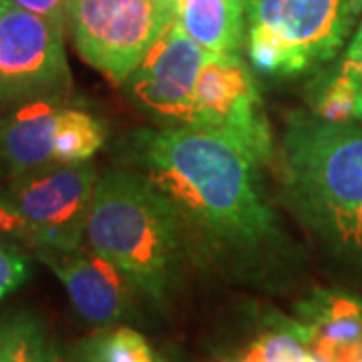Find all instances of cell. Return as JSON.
<instances>
[{"instance_id":"1","label":"cell","mask_w":362,"mask_h":362,"mask_svg":"<svg viewBox=\"0 0 362 362\" xmlns=\"http://www.w3.org/2000/svg\"><path fill=\"white\" fill-rule=\"evenodd\" d=\"M125 153L183 223L228 244H258L274 230L259 197L254 161L232 139L195 125L139 129Z\"/></svg>"},{"instance_id":"2","label":"cell","mask_w":362,"mask_h":362,"mask_svg":"<svg viewBox=\"0 0 362 362\" xmlns=\"http://www.w3.org/2000/svg\"><path fill=\"white\" fill-rule=\"evenodd\" d=\"M290 199L334 246L362 252V127L296 113L282 139Z\"/></svg>"},{"instance_id":"3","label":"cell","mask_w":362,"mask_h":362,"mask_svg":"<svg viewBox=\"0 0 362 362\" xmlns=\"http://www.w3.org/2000/svg\"><path fill=\"white\" fill-rule=\"evenodd\" d=\"M181 223L171 204L139 173L109 169L95 181L85 238L141 294L163 300L180 254Z\"/></svg>"},{"instance_id":"4","label":"cell","mask_w":362,"mask_h":362,"mask_svg":"<svg viewBox=\"0 0 362 362\" xmlns=\"http://www.w3.org/2000/svg\"><path fill=\"white\" fill-rule=\"evenodd\" d=\"M97 173L89 161L35 169L0 187V232L40 252L83 244Z\"/></svg>"},{"instance_id":"5","label":"cell","mask_w":362,"mask_h":362,"mask_svg":"<svg viewBox=\"0 0 362 362\" xmlns=\"http://www.w3.org/2000/svg\"><path fill=\"white\" fill-rule=\"evenodd\" d=\"M173 18L168 0H69L66 6L81 59L115 85H125Z\"/></svg>"},{"instance_id":"6","label":"cell","mask_w":362,"mask_h":362,"mask_svg":"<svg viewBox=\"0 0 362 362\" xmlns=\"http://www.w3.org/2000/svg\"><path fill=\"white\" fill-rule=\"evenodd\" d=\"M65 23L0 0V105L63 101L71 93Z\"/></svg>"},{"instance_id":"7","label":"cell","mask_w":362,"mask_h":362,"mask_svg":"<svg viewBox=\"0 0 362 362\" xmlns=\"http://www.w3.org/2000/svg\"><path fill=\"white\" fill-rule=\"evenodd\" d=\"M194 125L232 139L256 165L270 161V125L258 83L242 57L209 52L195 85Z\"/></svg>"},{"instance_id":"8","label":"cell","mask_w":362,"mask_h":362,"mask_svg":"<svg viewBox=\"0 0 362 362\" xmlns=\"http://www.w3.org/2000/svg\"><path fill=\"white\" fill-rule=\"evenodd\" d=\"M361 11L362 0H246L247 26L284 47L294 75L330 61Z\"/></svg>"},{"instance_id":"9","label":"cell","mask_w":362,"mask_h":362,"mask_svg":"<svg viewBox=\"0 0 362 362\" xmlns=\"http://www.w3.org/2000/svg\"><path fill=\"white\" fill-rule=\"evenodd\" d=\"M209 52L173 18L125 85L131 99L168 125H194L195 85Z\"/></svg>"},{"instance_id":"10","label":"cell","mask_w":362,"mask_h":362,"mask_svg":"<svg viewBox=\"0 0 362 362\" xmlns=\"http://www.w3.org/2000/svg\"><path fill=\"white\" fill-rule=\"evenodd\" d=\"M65 286L78 316L97 326H111L129 316L139 288L111 259L89 246L37 254Z\"/></svg>"},{"instance_id":"11","label":"cell","mask_w":362,"mask_h":362,"mask_svg":"<svg viewBox=\"0 0 362 362\" xmlns=\"http://www.w3.org/2000/svg\"><path fill=\"white\" fill-rule=\"evenodd\" d=\"M306 346L328 362H362V300L342 292H316L300 304Z\"/></svg>"},{"instance_id":"12","label":"cell","mask_w":362,"mask_h":362,"mask_svg":"<svg viewBox=\"0 0 362 362\" xmlns=\"http://www.w3.org/2000/svg\"><path fill=\"white\" fill-rule=\"evenodd\" d=\"M59 111L51 101H30L0 119V163L11 175L57 165L54 133Z\"/></svg>"},{"instance_id":"13","label":"cell","mask_w":362,"mask_h":362,"mask_svg":"<svg viewBox=\"0 0 362 362\" xmlns=\"http://www.w3.org/2000/svg\"><path fill=\"white\" fill-rule=\"evenodd\" d=\"M173 14L202 49L220 57H240L246 42V0H175Z\"/></svg>"},{"instance_id":"14","label":"cell","mask_w":362,"mask_h":362,"mask_svg":"<svg viewBox=\"0 0 362 362\" xmlns=\"http://www.w3.org/2000/svg\"><path fill=\"white\" fill-rule=\"evenodd\" d=\"M107 139L103 121L87 111L61 109L54 133V161L83 163L95 156Z\"/></svg>"},{"instance_id":"15","label":"cell","mask_w":362,"mask_h":362,"mask_svg":"<svg viewBox=\"0 0 362 362\" xmlns=\"http://www.w3.org/2000/svg\"><path fill=\"white\" fill-rule=\"evenodd\" d=\"M75 352L78 362H159L147 338L127 326L105 328L83 340Z\"/></svg>"},{"instance_id":"16","label":"cell","mask_w":362,"mask_h":362,"mask_svg":"<svg viewBox=\"0 0 362 362\" xmlns=\"http://www.w3.org/2000/svg\"><path fill=\"white\" fill-rule=\"evenodd\" d=\"M308 354L304 324L284 320L262 332L240 356L247 362H306Z\"/></svg>"},{"instance_id":"17","label":"cell","mask_w":362,"mask_h":362,"mask_svg":"<svg viewBox=\"0 0 362 362\" xmlns=\"http://www.w3.org/2000/svg\"><path fill=\"white\" fill-rule=\"evenodd\" d=\"M49 342L42 324L30 314H16L0 324V362H45Z\"/></svg>"},{"instance_id":"18","label":"cell","mask_w":362,"mask_h":362,"mask_svg":"<svg viewBox=\"0 0 362 362\" xmlns=\"http://www.w3.org/2000/svg\"><path fill=\"white\" fill-rule=\"evenodd\" d=\"M312 107L316 117L332 123H346L356 115V90L340 66L337 73L324 78L312 99Z\"/></svg>"},{"instance_id":"19","label":"cell","mask_w":362,"mask_h":362,"mask_svg":"<svg viewBox=\"0 0 362 362\" xmlns=\"http://www.w3.org/2000/svg\"><path fill=\"white\" fill-rule=\"evenodd\" d=\"M28 278V262L11 246L0 244V300L14 292Z\"/></svg>"},{"instance_id":"20","label":"cell","mask_w":362,"mask_h":362,"mask_svg":"<svg viewBox=\"0 0 362 362\" xmlns=\"http://www.w3.org/2000/svg\"><path fill=\"white\" fill-rule=\"evenodd\" d=\"M340 69L349 75V78L356 90V119L362 121V23L356 35L350 40L346 54L340 63Z\"/></svg>"},{"instance_id":"21","label":"cell","mask_w":362,"mask_h":362,"mask_svg":"<svg viewBox=\"0 0 362 362\" xmlns=\"http://www.w3.org/2000/svg\"><path fill=\"white\" fill-rule=\"evenodd\" d=\"M16 4H21L26 11L42 14L47 18H54L66 25V6L69 0H14Z\"/></svg>"},{"instance_id":"22","label":"cell","mask_w":362,"mask_h":362,"mask_svg":"<svg viewBox=\"0 0 362 362\" xmlns=\"http://www.w3.org/2000/svg\"><path fill=\"white\" fill-rule=\"evenodd\" d=\"M45 362H78L77 352L71 349H66L59 342H49L47 349V361Z\"/></svg>"},{"instance_id":"23","label":"cell","mask_w":362,"mask_h":362,"mask_svg":"<svg viewBox=\"0 0 362 362\" xmlns=\"http://www.w3.org/2000/svg\"><path fill=\"white\" fill-rule=\"evenodd\" d=\"M306 362H328V361H324L322 356H318V354L310 352V354H308V361H306Z\"/></svg>"},{"instance_id":"24","label":"cell","mask_w":362,"mask_h":362,"mask_svg":"<svg viewBox=\"0 0 362 362\" xmlns=\"http://www.w3.org/2000/svg\"><path fill=\"white\" fill-rule=\"evenodd\" d=\"M223 362H247V361H244L242 356H235V358H228V361H223Z\"/></svg>"},{"instance_id":"25","label":"cell","mask_w":362,"mask_h":362,"mask_svg":"<svg viewBox=\"0 0 362 362\" xmlns=\"http://www.w3.org/2000/svg\"><path fill=\"white\" fill-rule=\"evenodd\" d=\"M361 361H362V342H361Z\"/></svg>"},{"instance_id":"26","label":"cell","mask_w":362,"mask_h":362,"mask_svg":"<svg viewBox=\"0 0 362 362\" xmlns=\"http://www.w3.org/2000/svg\"><path fill=\"white\" fill-rule=\"evenodd\" d=\"M168 2H171V4H175V0H168Z\"/></svg>"}]
</instances>
